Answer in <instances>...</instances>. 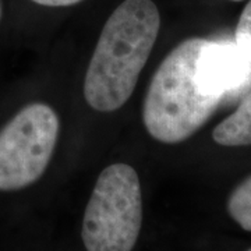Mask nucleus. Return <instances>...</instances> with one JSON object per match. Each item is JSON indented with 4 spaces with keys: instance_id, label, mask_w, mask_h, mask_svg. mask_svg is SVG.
Instances as JSON below:
<instances>
[{
    "instance_id": "7",
    "label": "nucleus",
    "mask_w": 251,
    "mask_h": 251,
    "mask_svg": "<svg viewBox=\"0 0 251 251\" xmlns=\"http://www.w3.org/2000/svg\"><path fill=\"white\" fill-rule=\"evenodd\" d=\"M227 212L242 229L251 232V175L229 196Z\"/></svg>"
},
{
    "instance_id": "1",
    "label": "nucleus",
    "mask_w": 251,
    "mask_h": 251,
    "mask_svg": "<svg viewBox=\"0 0 251 251\" xmlns=\"http://www.w3.org/2000/svg\"><path fill=\"white\" fill-rule=\"evenodd\" d=\"M161 17L152 0H125L100 32L84 81V97L98 112L122 108L152 50Z\"/></svg>"
},
{
    "instance_id": "10",
    "label": "nucleus",
    "mask_w": 251,
    "mask_h": 251,
    "mask_svg": "<svg viewBox=\"0 0 251 251\" xmlns=\"http://www.w3.org/2000/svg\"><path fill=\"white\" fill-rule=\"evenodd\" d=\"M0 17H1V6H0Z\"/></svg>"
},
{
    "instance_id": "5",
    "label": "nucleus",
    "mask_w": 251,
    "mask_h": 251,
    "mask_svg": "<svg viewBox=\"0 0 251 251\" xmlns=\"http://www.w3.org/2000/svg\"><path fill=\"white\" fill-rule=\"evenodd\" d=\"M197 74L209 94L224 99L251 81V60L232 42L208 41L198 57Z\"/></svg>"
},
{
    "instance_id": "6",
    "label": "nucleus",
    "mask_w": 251,
    "mask_h": 251,
    "mask_svg": "<svg viewBox=\"0 0 251 251\" xmlns=\"http://www.w3.org/2000/svg\"><path fill=\"white\" fill-rule=\"evenodd\" d=\"M212 138L224 147L251 145V92L246 95L230 116L216 126Z\"/></svg>"
},
{
    "instance_id": "3",
    "label": "nucleus",
    "mask_w": 251,
    "mask_h": 251,
    "mask_svg": "<svg viewBox=\"0 0 251 251\" xmlns=\"http://www.w3.org/2000/svg\"><path fill=\"white\" fill-rule=\"evenodd\" d=\"M143 224L138 175L130 165L113 163L100 172L82 219L87 251H131Z\"/></svg>"
},
{
    "instance_id": "12",
    "label": "nucleus",
    "mask_w": 251,
    "mask_h": 251,
    "mask_svg": "<svg viewBox=\"0 0 251 251\" xmlns=\"http://www.w3.org/2000/svg\"><path fill=\"white\" fill-rule=\"evenodd\" d=\"M247 251H251V249H249V250H247Z\"/></svg>"
},
{
    "instance_id": "11",
    "label": "nucleus",
    "mask_w": 251,
    "mask_h": 251,
    "mask_svg": "<svg viewBox=\"0 0 251 251\" xmlns=\"http://www.w3.org/2000/svg\"><path fill=\"white\" fill-rule=\"evenodd\" d=\"M232 1H242V0H232Z\"/></svg>"
},
{
    "instance_id": "2",
    "label": "nucleus",
    "mask_w": 251,
    "mask_h": 251,
    "mask_svg": "<svg viewBox=\"0 0 251 251\" xmlns=\"http://www.w3.org/2000/svg\"><path fill=\"white\" fill-rule=\"evenodd\" d=\"M204 38H188L165 57L144 100L143 120L152 138L177 144L205 125L222 98L209 94L197 74Z\"/></svg>"
},
{
    "instance_id": "8",
    "label": "nucleus",
    "mask_w": 251,
    "mask_h": 251,
    "mask_svg": "<svg viewBox=\"0 0 251 251\" xmlns=\"http://www.w3.org/2000/svg\"><path fill=\"white\" fill-rule=\"evenodd\" d=\"M234 44L249 60H251V0L243 9L236 32Z\"/></svg>"
},
{
    "instance_id": "9",
    "label": "nucleus",
    "mask_w": 251,
    "mask_h": 251,
    "mask_svg": "<svg viewBox=\"0 0 251 251\" xmlns=\"http://www.w3.org/2000/svg\"><path fill=\"white\" fill-rule=\"evenodd\" d=\"M32 1L42 6H49V7H66V6L77 4L82 0H32Z\"/></svg>"
},
{
    "instance_id": "4",
    "label": "nucleus",
    "mask_w": 251,
    "mask_h": 251,
    "mask_svg": "<svg viewBox=\"0 0 251 251\" xmlns=\"http://www.w3.org/2000/svg\"><path fill=\"white\" fill-rule=\"evenodd\" d=\"M59 135V119L45 103L23 108L0 130V190L28 187L46 171Z\"/></svg>"
}]
</instances>
